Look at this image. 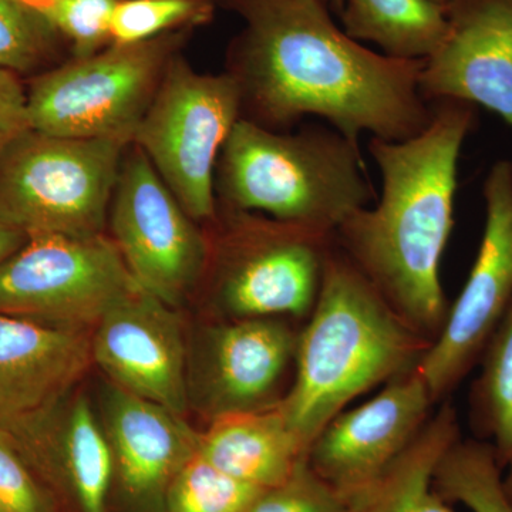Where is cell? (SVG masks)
I'll use <instances>...</instances> for the list:
<instances>
[{
  "instance_id": "12",
  "label": "cell",
  "mask_w": 512,
  "mask_h": 512,
  "mask_svg": "<svg viewBox=\"0 0 512 512\" xmlns=\"http://www.w3.org/2000/svg\"><path fill=\"white\" fill-rule=\"evenodd\" d=\"M434 403L417 369L387 383L369 402L335 417L309 448L316 474L340 494L375 480L416 439Z\"/></svg>"
},
{
  "instance_id": "6",
  "label": "cell",
  "mask_w": 512,
  "mask_h": 512,
  "mask_svg": "<svg viewBox=\"0 0 512 512\" xmlns=\"http://www.w3.org/2000/svg\"><path fill=\"white\" fill-rule=\"evenodd\" d=\"M208 269L222 309L238 319L311 315L333 234L217 204Z\"/></svg>"
},
{
  "instance_id": "22",
  "label": "cell",
  "mask_w": 512,
  "mask_h": 512,
  "mask_svg": "<svg viewBox=\"0 0 512 512\" xmlns=\"http://www.w3.org/2000/svg\"><path fill=\"white\" fill-rule=\"evenodd\" d=\"M57 476L64 474L82 512H106L113 477V447L104 436L87 400H77L67 419Z\"/></svg>"
},
{
  "instance_id": "11",
  "label": "cell",
  "mask_w": 512,
  "mask_h": 512,
  "mask_svg": "<svg viewBox=\"0 0 512 512\" xmlns=\"http://www.w3.org/2000/svg\"><path fill=\"white\" fill-rule=\"evenodd\" d=\"M485 227L477 258L439 335L417 365L434 402L480 362L512 303V163L497 161L484 181Z\"/></svg>"
},
{
  "instance_id": "5",
  "label": "cell",
  "mask_w": 512,
  "mask_h": 512,
  "mask_svg": "<svg viewBox=\"0 0 512 512\" xmlns=\"http://www.w3.org/2000/svg\"><path fill=\"white\" fill-rule=\"evenodd\" d=\"M130 141L26 130L0 156V221L23 234H103Z\"/></svg>"
},
{
  "instance_id": "2",
  "label": "cell",
  "mask_w": 512,
  "mask_h": 512,
  "mask_svg": "<svg viewBox=\"0 0 512 512\" xmlns=\"http://www.w3.org/2000/svg\"><path fill=\"white\" fill-rule=\"evenodd\" d=\"M433 117L416 137H372L369 153L382 174L375 208H360L336 229V244L393 311L431 339L447 318L440 262L454 227L458 157L476 130L477 106L431 103Z\"/></svg>"
},
{
  "instance_id": "4",
  "label": "cell",
  "mask_w": 512,
  "mask_h": 512,
  "mask_svg": "<svg viewBox=\"0 0 512 512\" xmlns=\"http://www.w3.org/2000/svg\"><path fill=\"white\" fill-rule=\"evenodd\" d=\"M217 204L335 235L375 190L359 144L330 126L274 131L239 119L215 168Z\"/></svg>"
},
{
  "instance_id": "17",
  "label": "cell",
  "mask_w": 512,
  "mask_h": 512,
  "mask_svg": "<svg viewBox=\"0 0 512 512\" xmlns=\"http://www.w3.org/2000/svg\"><path fill=\"white\" fill-rule=\"evenodd\" d=\"M110 437L121 484L138 500L164 493L200 441L180 414L120 389L111 400Z\"/></svg>"
},
{
  "instance_id": "16",
  "label": "cell",
  "mask_w": 512,
  "mask_h": 512,
  "mask_svg": "<svg viewBox=\"0 0 512 512\" xmlns=\"http://www.w3.org/2000/svg\"><path fill=\"white\" fill-rule=\"evenodd\" d=\"M298 335L269 318L237 319L211 336L208 386L215 417L274 406L275 392L295 360Z\"/></svg>"
},
{
  "instance_id": "13",
  "label": "cell",
  "mask_w": 512,
  "mask_h": 512,
  "mask_svg": "<svg viewBox=\"0 0 512 512\" xmlns=\"http://www.w3.org/2000/svg\"><path fill=\"white\" fill-rule=\"evenodd\" d=\"M444 8L447 36L424 60L421 96L483 106L512 128V0H447Z\"/></svg>"
},
{
  "instance_id": "23",
  "label": "cell",
  "mask_w": 512,
  "mask_h": 512,
  "mask_svg": "<svg viewBox=\"0 0 512 512\" xmlns=\"http://www.w3.org/2000/svg\"><path fill=\"white\" fill-rule=\"evenodd\" d=\"M503 470L487 441L460 439L441 458L434 483L448 503L471 512H512Z\"/></svg>"
},
{
  "instance_id": "32",
  "label": "cell",
  "mask_w": 512,
  "mask_h": 512,
  "mask_svg": "<svg viewBox=\"0 0 512 512\" xmlns=\"http://www.w3.org/2000/svg\"><path fill=\"white\" fill-rule=\"evenodd\" d=\"M508 474L504 478L505 487H507L508 493L512 495V461L508 464Z\"/></svg>"
},
{
  "instance_id": "10",
  "label": "cell",
  "mask_w": 512,
  "mask_h": 512,
  "mask_svg": "<svg viewBox=\"0 0 512 512\" xmlns=\"http://www.w3.org/2000/svg\"><path fill=\"white\" fill-rule=\"evenodd\" d=\"M107 224L141 289L177 306L207 271L210 237L131 143L121 161Z\"/></svg>"
},
{
  "instance_id": "25",
  "label": "cell",
  "mask_w": 512,
  "mask_h": 512,
  "mask_svg": "<svg viewBox=\"0 0 512 512\" xmlns=\"http://www.w3.org/2000/svg\"><path fill=\"white\" fill-rule=\"evenodd\" d=\"M264 491L195 453L168 484L165 501L167 512H247Z\"/></svg>"
},
{
  "instance_id": "26",
  "label": "cell",
  "mask_w": 512,
  "mask_h": 512,
  "mask_svg": "<svg viewBox=\"0 0 512 512\" xmlns=\"http://www.w3.org/2000/svg\"><path fill=\"white\" fill-rule=\"evenodd\" d=\"M217 0H123L110 20L114 45H133L168 33L190 32L214 18Z\"/></svg>"
},
{
  "instance_id": "14",
  "label": "cell",
  "mask_w": 512,
  "mask_h": 512,
  "mask_svg": "<svg viewBox=\"0 0 512 512\" xmlns=\"http://www.w3.org/2000/svg\"><path fill=\"white\" fill-rule=\"evenodd\" d=\"M92 360L82 329L0 313V431L19 439L49 420Z\"/></svg>"
},
{
  "instance_id": "7",
  "label": "cell",
  "mask_w": 512,
  "mask_h": 512,
  "mask_svg": "<svg viewBox=\"0 0 512 512\" xmlns=\"http://www.w3.org/2000/svg\"><path fill=\"white\" fill-rule=\"evenodd\" d=\"M187 33L133 45L111 43L92 56L72 57L32 77L26 87L30 128L52 136L131 143Z\"/></svg>"
},
{
  "instance_id": "20",
  "label": "cell",
  "mask_w": 512,
  "mask_h": 512,
  "mask_svg": "<svg viewBox=\"0 0 512 512\" xmlns=\"http://www.w3.org/2000/svg\"><path fill=\"white\" fill-rule=\"evenodd\" d=\"M338 9L346 35L393 59L427 60L448 32L446 8L434 0H340Z\"/></svg>"
},
{
  "instance_id": "9",
  "label": "cell",
  "mask_w": 512,
  "mask_h": 512,
  "mask_svg": "<svg viewBox=\"0 0 512 512\" xmlns=\"http://www.w3.org/2000/svg\"><path fill=\"white\" fill-rule=\"evenodd\" d=\"M109 235H29L0 265V313L80 328L140 291Z\"/></svg>"
},
{
  "instance_id": "15",
  "label": "cell",
  "mask_w": 512,
  "mask_h": 512,
  "mask_svg": "<svg viewBox=\"0 0 512 512\" xmlns=\"http://www.w3.org/2000/svg\"><path fill=\"white\" fill-rule=\"evenodd\" d=\"M174 306L140 289L114 305L92 339L93 360L120 390L175 414L187 407L185 346Z\"/></svg>"
},
{
  "instance_id": "3",
  "label": "cell",
  "mask_w": 512,
  "mask_h": 512,
  "mask_svg": "<svg viewBox=\"0 0 512 512\" xmlns=\"http://www.w3.org/2000/svg\"><path fill=\"white\" fill-rule=\"evenodd\" d=\"M430 345L336 244L308 325L298 335L295 382L279 409L309 453L353 399L412 372Z\"/></svg>"
},
{
  "instance_id": "1",
  "label": "cell",
  "mask_w": 512,
  "mask_h": 512,
  "mask_svg": "<svg viewBox=\"0 0 512 512\" xmlns=\"http://www.w3.org/2000/svg\"><path fill=\"white\" fill-rule=\"evenodd\" d=\"M244 20L227 72L241 119L291 131L306 117L328 121L353 143L416 137L433 117L420 93L424 60H399L360 45L323 0H217Z\"/></svg>"
},
{
  "instance_id": "30",
  "label": "cell",
  "mask_w": 512,
  "mask_h": 512,
  "mask_svg": "<svg viewBox=\"0 0 512 512\" xmlns=\"http://www.w3.org/2000/svg\"><path fill=\"white\" fill-rule=\"evenodd\" d=\"M29 128L28 90L22 77L0 67V156Z\"/></svg>"
},
{
  "instance_id": "27",
  "label": "cell",
  "mask_w": 512,
  "mask_h": 512,
  "mask_svg": "<svg viewBox=\"0 0 512 512\" xmlns=\"http://www.w3.org/2000/svg\"><path fill=\"white\" fill-rule=\"evenodd\" d=\"M55 28L83 59L111 45L110 20L123 0H22Z\"/></svg>"
},
{
  "instance_id": "18",
  "label": "cell",
  "mask_w": 512,
  "mask_h": 512,
  "mask_svg": "<svg viewBox=\"0 0 512 512\" xmlns=\"http://www.w3.org/2000/svg\"><path fill=\"white\" fill-rule=\"evenodd\" d=\"M278 403L215 417L207 433L200 434L197 453L229 476L262 490L284 484L308 458V448L288 426Z\"/></svg>"
},
{
  "instance_id": "33",
  "label": "cell",
  "mask_w": 512,
  "mask_h": 512,
  "mask_svg": "<svg viewBox=\"0 0 512 512\" xmlns=\"http://www.w3.org/2000/svg\"><path fill=\"white\" fill-rule=\"evenodd\" d=\"M323 2L328 3V5H333L335 8H338L340 0H323Z\"/></svg>"
},
{
  "instance_id": "34",
  "label": "cell",
  "mask_w": 512,
  "mask_h": 512,
  "mask_svg": "<svg viewBox=\"0 0 512 512\" xmlns=\"http://www.w3.org/2000/svg\"><path fill=\"white\" fill-rule=\"evenodd\" d=\"M434 2L440 3V5H446L447 0H434Z\"/></svg>"
},
{
  "instance_id": "24",
  "label": "cell",
  "mask_w": 512,
  "mask_h": 512,
  "mask_svg": "<svg viewBox=\"0 0 512 512\" xmlns=\"http://www.w3.org/2000/svg\"><path fill=\"white\" fill-rule=\"evenodd\" d=\"M64 43L55 28L22 0H0V67L32 79L60 64Z\"/></svg>"
},
{
  "instance_id": "19",
  "label": "cell",
  "mask_w": 512,
  "mask_h": 512,
  "mask_svg": "<svg viewBox=\"0 0 512 512\" xmlns=\"http://www.w3.org/2000/svg\"><path fill=\"white\" fill-rule=\"evenodd\" d=\"M460 439L456 409L444 404L383 473L343 494L345 512H454L434 478L441 458Z\"/></svg>"
},
{
  "instance_id": "8",
  "label": "cell",
  "mask_w": 512,
  "mask_h": 512,
  "mask_svg": "<svg viewBox=\"0 0 512 512\" xmlns=\"http://www.w3.org/2000/svg\"><path fill=\"white\" fill-rule=\"evenodd\" d=\"M241 119V94L227 72L202 74L177 53L168 63L131 143L200 224L217 212L215 168L232 128Z\"/></svg>"
},
{
  "instance_id": "28",
  "label": "cell",
  "mask_w": 512,
  "mask_h": 512,
  "mask_svg": "<svg viewBox=\"0 0 512 512\" xmlns=\"http://www.w3.org/2000/svg\"><path fill=\"white\" fill-rule=\"evenodd\" d=\"M247 512H345V500L306 458L284 484L259 495Z\"/></svg>"
},
{
  "instance_id": "31",
  "label": "cell",
  "mask_w": 512,
  "mask_h": 512,
  "mask_svg": "<svg viewBox=\"0 0 512 512\" xmlns=\"http://www.w3.org/2000/svg\"><path fill=\"white\" fill-rule=\"evenodd\" d=\"M28 235L0 221V265L25 245Z\"/></svg>"
},
{
  "instance_id": "29",
  "label": "cell",
  "mask_w": 512,
  "mask_h": 512,
  "mask_svg": "<svg viewBox=\"0 0 512 512\" xmlns=\"http://www.w3.org/2000/svg\"><path fill=\"white\" fill-rule=\"evenodd\" d=\"M0 512H56L52 494L5 431H0Z\"/></svg>"
},
{
  "instance_id": "21",
  "label": "cell",
  "mask_w": 512,
  "mask_h": 512,
  "mask_svg": "<svg viewBox=\"0 0 512 512\" xmlns=\"http://www.w3.org/2000/svg\"><path fill=\"white\" fill-rule=\"evenodd\" d=\"M480 362L471 390V424L507 467L512 461V303Z\"/></svg>"
}]
</instances>
